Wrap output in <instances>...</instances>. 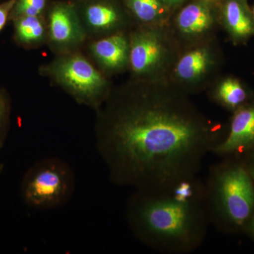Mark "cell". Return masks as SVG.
Listing matches in <instances>:
<instances>
[{"instance_id": "obj_1", "label": "cell", "mask_w": 254, "mask_h": 254, "mask_svg": "<svg viewBox=\"0 0 254 254\" xmlns=\"http://www.w3.org/2000/svg\"><path fill=\"white\" fill-rule=\"evenodd\" d=\"M219 138L185 97L157 91L112 109L95 147L114 185L168 190L197 176Z\"/></svg>"}, {"instance_id": "obj_2", "label": "cell", "mask_w": 254, "mask_h": 254, "mask_svg": "<svg viewBox=\"0 0 254 254\" xmlns=\"http://www.w3.org/2000/svg\"><path fill=\"white\" fill-rule=\"evenodd\" d=\"M205 194L198 177L171 190H135L127 200V223L137 240L152 250L190 253L204 242L210 224Z\"/></svg>"}, {"instance_id": "obj_3", "label": "cell", "mask_w": 254, "mask_h": 254, "mask_svg": "<svg viewBox=\"0 0 254 254\" xmlns=\"http://www.w3.org/2000/svg\"><path fill=\"white\" fill-rule=\"evenodd\" d=\"M205 190L210 224L224 232L248 229L254 214V181L249 167L231 160L215 164Z\"/></svg>"}, {"instance_id": "obj_4", "label": "cell", "mask_w": 254, "mask_h": 254, "mask_svg": "<svg viewBox=\"0 0 254 254\" xmlns=\"http://www.w3.org/2000/svg\"><path fill=\"white\" fill-rule=\"evenodd\" d=\"M76 177L71 165L58 157H49L33 164L23 176L21 195L31 208H60L72 198Z\"/></svg>"}, {"instance_id": "obj_5", "label": "cell", "mask_w": 254, "mask_h": 254, "mask_svg": "<svg viewBox=\"0 0 254 254\" xmlns=\"http://www.w3.org/2000/svg\"><path fill=\"white\" fill-rule=\"evenodd\" d=\"M64 84L82 100H96L104 86V80L93 66L80 57L70 58L58 68Z\"/></svg>"}, {"instance_id": "obj_6", "label": "cell", "mask_w": 254, "mask_h": 254, "mask_svg": "<svg viewBox=\"0 0 254 254\" xmlns=\"http://www.w3.org/2000/svg\"><path fill=\"white\" fill-rule=\"evenodd\" d=\"M254 148V104H252L237 109L228 135L215 147L213 153L226 158Z\"/></svg>"}, {"instance_id": "obj_7", "label": "cell", "mask_w": 254, "mask_h": 254, "mask_svg": "<svg viewBox=\"0 0 254 254\" xmlns=\"http://www.w3.org/2000/svg\"><path fill=\"white\" fill-rule=\"evenodd\" d=\"M161 55V43L155 35H140L132 43L130 54L132 68L137 73L146 72L154 67Z\"/></svg>"}, {"instance_id": "obj_8", "label": "cell", "mask_w": 254, "mask_h": 254, "mask_svg": "<svg viewBox=\"0 0 254 254\" xmlns=\"http://www.w3.org/2000/svg\"><path fill=\"white\" fill-rule=\"evenodd\" d=\"M93 50L98 60L109 67H119L127 60V41L121 36L100 40L95 43Z\"/></svg>"}, {"instance_id": "obj_9", "label": "cell", "mask_w": 254, "mask_h": 254, "mask_svg": "<svg viewBox=\"0 0 254 254\" xmlns=\"http://www.w3.org/2000/svg\"><path fill=\"white\" fill-rule=\"evenodd\" d=\"M225 22L237 38H245L254 32V23L245 6L237 0H230L225 9Z\"/></svg>"}, {"instance_id": "obj_10", "label": "cell", "mask_w": 254, "mask_h": 254, "mask_svg": "<svg viewBox=\"0 0 254 254\" xmlns=\"http://www.w3.org/2000/svg\"><path fill=\"white\" fill-rule=\"evenodd\" d=\"M211 16L207 8L200 4L188 5L179 14L178 26L184 33L193 34L204 31L211 24Z\"/></svg>"}, {"instance_id": "obj_11", "label": "cell", "mask_w": 254, "mask_h": 254, "mask_svg": "<svg viewBox=\"0 0 254 254\" xmlns=\"http://www.w3.org/2000/svg\"><path fill=\"white\" fill-rule=\"evenodd\" d=\"M50 32L53 39L58 43H66L74 38L76 28L67 9L56 8L50 15Z\"/></svg>"}, {"instance_id": "obj_12", "label": "cell", "mask_w": 254, "mask_h": 254, "mask_svg": "<svg viewBox=\"0 0 254 254\" xmlns=\"http://www.w3.org/2000/svg\"><path fill=\"white\" fill-rule=\"evenodd\" d=\"M208 64L206 52L203 50H193L185 55L177 64V75L182 79H193L204 72Z\"/></svg>"}, {"instance_id": "obj_13", "label": "cell", "mask_w": 254, "mask_h": 254, "mask_svg": "<svg viewBox=\"0 0 254 254\" xmlns=\"http://www.w3.org/2000/svg\"><path fill=\"white\" fill-rule=\"evenodd\" d=\"M217 98L220 103L231 109H239L248 98L247 91L240 82L228 78L219 86Z\"/></svg>"}, {"instance_id": "obj_14", "label": "cell", "mask_w": 254, "mask_h": 254, "mask_svg": "<svg viewBox=\"0 0 254 254\" xmlns=\"http://www.w3.org/2000/svg\"><path fill=\"white\" fill-rule=\"evenodd\" d=\"M16 18V34L20 41L31 43L43 36L44 28L38 16H23Z\"/></svg>"}, {"instance_id": "obj_15", "label": "cell", "mask_w": 254, "mask_h": 254, "mask_svg": "<svg viewBox=\"0 0 254 254\" xmlns=\"http://www.w3.org/2000/svg\"><path fill=\"white\" fill-rule=\"evenodd\" d=\"M86 15L90 24L96 28L109 27L118 20L115 10L104 5L90 6L87 10Z\"/></svg>"}, {"instance_id": "obj_16", "label": "cell", "mask_w": 254, "mask_h": 254, "mask_svg": "<svg viewBox=\"0 0 254 254\" xmlns=\"http://www.w3.org/2000/svg\"><path fill=\"white\" fill-rule=\"evenodd\" d=\"M130 6L137 17L143 21H151L161 11L158 0H129Z\"/></svg>"}, {"instance_id": "obj_17", "label": "cell", "mask_w": 254, "mask_h": 254, "mask_svg": "<svg viewBox=\"0 0 254 254\" xmlns=\"http://www.w3.org/2000/svg\"><path fill=\"white\" fill-rule=\"evenodd\" d=\"M45 4L46 0H16L13 8L14 16L16 18L23 16H38Z\"/></svg>"}, {"instance_id": "obj_18", "label": "cell", "mask_w": 254, "mask_h": 254, "mask_svg": "<svg viewBox=\"0 0 254 254\" xmlns=\"http://www.w3.org/2000/svg\"><path fill=\"white\" fill-rule=\"evenodd\" d=\"M9 103L7 98L0 92V149L4 147L9 126Z\"/></svg>"}, {"instance_id": "obj_19", "label": "cell", "mask_w": 254, "mask_h": 254, "mask_svg": "<svg viewBox=\"0 0 254 254\" xmlns=\"http://www.w3.org/2000/svg\"><path fill=\"white\" fill-rule=\"evenodd\" d=\"M16 0H9L6 2L0 4V31L4 28L7 21L8 16L14 8Z\"/></svg>"}, {"instance_id": "obj_20", "label": "cell", "mask_w": 254, "mask_h": 254, "mask_svg": "<svg viewBox=\"0 0 254 254\" xmlns=\"http://www.w3.org/2000/svg\"><path fill=\"white\" fill-rule=\"evenodd\" d=\"M249 169H250V171L251 175H252V178H253L254 181V167L250 166L249 167ZM248 230L252 233V235L254 237V214L253 218L252 219V221H251L250 225H249Z\"/></svg>"}, {"instance_id": "obj_21", "label": "cell", "mask_w": 254, "mask_h": 254, "mask_svg": "<svg viewBox=\"0 0 254 254\" xmlns=\"http://www.w3.org/2000/svg\"><path fill=\"white\" fill-rule=\"evenodd\" d=\"M4 168V165L3 163H0V174L2 173L3 170Z\"/></svg>"}, {"instance_id": "obj_22", "label": "cell", "mask_w": 254, "mask_h": 254, "mask_svg": "<svg viewBox=\"0 0 254 254\" xmlns=\"http://www.w3.org/2000/svg\"></svg>"}]
</instances>
